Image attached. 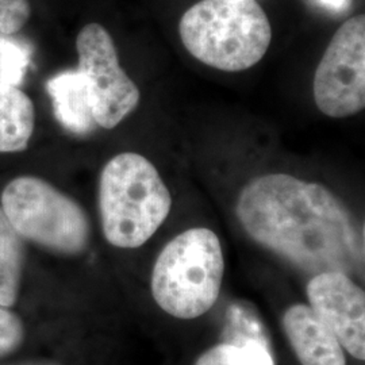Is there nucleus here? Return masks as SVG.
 <instances>
[{
    "mask_svg": "<svg viewBox=\"0 0 365 365\" xmlns=\"http://www.w3.org/2000/svg\"><path fill=\"white\" fill-rule=\"evenodd\" d=\"M235 214L255 242L307 274L364 271V227L319 182L287 173L255 178L241 190Z\"/></svg>",
    "mask_w": 365,
    "mask_h": 365,
    "instance_id": "obj_1",
    "label": "nucleus"
},
{
    "mask_svg": "<svg viewBox=\"0 0 365 365\" xmlns=\"http://www.w3.org/2000/svg\"><path fill=\"white\" fill-rule=\"evenodd\" d=\"M179 34L187 52L202 64L241 72L268 52L272 27L256 0H200L182 15Z\"/></svg>",
    "mask_w": 365,
    "mask_h": 365,
    "instance_id": "obj_2",
    "label": "nucleus"
},
{
    "mask_svg": "<svg viewBox=\"0 0 365 365\" xmlns=\"http://www.w3.org/2000/svg\"><path fill=\"white\" fill-rule=\"evenodd\" d=\"M170 207V190L146 157L126 152L106 164L99 211L103 235L113 247H143L168 218Z\"/></svg>",
    "mask_w": 365,
    "mask_h": 365,
    "instance_id": "obj_3",
    "label": "nucleus"
},
{
    "mask_svg": "<svg viewBox=\"0 0 365 365\" xmlns=\"http://www.w3.org/2000/svg\"><path fill=\"white\" fill-rule=\"evenodd\" d=\"M223 272L218 235L207 227L188 229L160 252L152 271V297L172 317L195 319L218 300Z\"/></svg>",
    "mask_w": 365,
    "mask_h": 365,
    "instance_id": "obj_4",
    "label": "nucleus"
},
{
    "mask_svg": "<svg viewBox=\"0 0 365 365\" xmlns=\"http://www.w3.org/2000/svg\"><path fill=\"white\" fill-rule=\"evenodd\" d=\"M1 210L22 238L60 255L76 256L90 242L91 226L78 202L34 176L9 182Z\"/></svg>",
    "mask_w": 365,
    "mask_h": 365,
    "instance_id": "obj_5",
    "label": "nucleus"
},
{
    "mask_svg": "<svg viewBox=\"0 0 365 365\" xmlns=\"http://www.w3.org/2000/svg\"><path fill=\"white\" fill-rule=\"evenodd\" d=\"M313 93L327 117L348 118L365 107V16L344 22L315 69Z\"/></svg>",
    "mask_w": 365,
    "mask_h": 365,
    "instance_id": "obj_6",
    "label": "nucleus"
},
{
    "mask_svg": "<svg viewBox=\"0 0 365 365\" xmlns=\"http://www.w3.org/2000/svg\"><path fill=\"white\" fill-rule=\"evenodd\" d=\"M76 49L78 69L88 86L93 119L103 129H114L140 105V88L119 64L115 43L102 25L83 27Z\"/></svg>",
    "mask_w": 365,
    "mask_h": 365,
    "instance_id": "obj_7",
    "label": "nucleus"
},
{
    "mask_svg": "<svg viewBox=\"0 0 365 365\" xmlns=\"http://www.w3.org/2000/svg\"><path fill=\"white\" fill-rule=\"evenodd\" d=\"M310 307L354 359H365V294L342 272L314 274L307 284Z\"/></svg>",
    "mask_w": 365,
    "mask_h": 365,
    "instance_id": "obj_8",
    "label": "nucleus"
},
{
    "mask_svg": "<svg viewBox=\"0 0 365 365\" xmlns=\"http://www.w3.org/2000/svg\"><path fill=\"white\" fill-rule=\"evenodd\" d=\"M283 329L302 365H346L344 348L310 306L294 304L283 315Z\"/></svg>",
    "mask_w": 365,
    "mask_h": 365,
    "instance_id": "obj_9",
    "label": "nucleus"
},
{
    "mask_svg": "<svg viewBox=\"0 0 365 365\" xmlns=\"http://www.w3.org/2000/svg\"><path fill=\"white\" fill-rule=\"evenodd\" d=\"M53 113L58 123L76 135H86L98 126L92 115L86 78L78 69L64 71L46 84Z\"/></svg>",
    "mask_w": 365,
    "mask_h": 365,
    "instance_id": "obj_10",
    "label": "nucleus"
},
{
    "mask_svg": "<svg viewBox=\"0 0 365 365\" xmlns=\"http://www.w3.org/2000/svg\"><path fill=\"white\" fill-rule=\"evenodd\" d=\"M34 105L18 87L0 83V153L25 150L34 131Z\"/></svg>",
    "mask_w": 365,
    "mask_h": 365,
    "instance_id": "obj_11",
    "label": "nucleus"
},
{
    "mask_svg": "<svg viewBox=\"0 0 365 365\" xmlns=\"http://www.w3.org/2000/svg\"><path fill=\"white\" fill-rule=\"evenodd\" d=\"M24 271L22 237L0 207V306L11 307L19 297Z\"/></svg>",
    "mask_w": 365,
    "mask_h": 365,
    "instance_id": "obj_12",
    "label": "nucleus"
},
{
    "mask_svg": "<svg viewBox=\"0 0 365 365\" xmlns=\"http://www.w3.org/2000/svg\"><path fill=\"white\" fill-rule=\"evenodd\" d=\"M195 365H274V361L260 339H248L240 344L215 345L203 353Z\"/></svg>",
    "mask_w": 365,
    "mask_h": 365,
    "instance_id": "obj_13",
    "label": "nucleus"
},
{
    "mask_svg": "<svg viewBox=\"0 0 365 365\" xmlns=\"http://www.w3.org/2000/svg\"><path fill=\"white\" fill-rule=\"evenodd\" d=\"M13 34L0 33V83L18 87L31 60V46Z\"/></svg>",
    "mask_w": 365,
    "mask_h": 365,
    "instance_id": "obj_14",
    "label": "nucleus"
},
{
    "mask_svg": "<svg viewBox=\"0 0 365 365\" xmlns=\"http://www.w3.org/2000/svg\"><path fill=\"white\" fill-rule=\"evenodd\" d=\"M25 339L22 319L7 307L0 306V359L18 351Z\"/></svg>",
    "mask_w": 365,
    "mask_h": 365,
    "instance_id": "obj_15",
    "label": "nucleus"
},
{
    "mask_svg": "<svg viewBox=\"0 0 365 365\" xmlns=\"http://www.w3.org/2000/svg\"><path fill=\"white\" fill-rule=\"evenodd\" d=\"M30 14L29 0H0V33H18L26 25Z\"/></svg>",
    "mask_w": 365,
    "mask_h": 365,
    "instance_id": "obj_16",
    "label": "nucleus"
},
{
    "mask_svg": "<svg viewBox=\"0 0 365 365\" xmlns=\"http://www.w3.org/2000/svg\"><path fill=\"white\" fill-rule=\"evenodd\" d=\"M321 1H322L327 7L331 9V10H336V11L346 9V7H348V3H349V0H321Z\"/></svg>",
    "mask_w": 365,
    "mask_h": 365,
    "instance_id": "obj_17",
    "label": "nucleus"
},
{
    "mask_svg": "<svg viewBox=\"0 0 365 365\" xmlns=\"http://www.w3.org/2000/svg\"><path fill=\"white\" fill-rule=\"evenodd\" d=\"M26 365H60V364H57V363H48V361H45V363H34V364H26Z\"/></svg>",
    "mask_w": 365,
    "mask_h": 365,
    "instance_id": "obj_18",
    "label": "nucleus"
}]
</instances>
